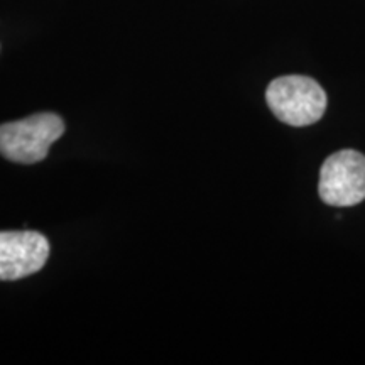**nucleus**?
Returning <instances> with one entry per match:
<instances>
[{"label": "nucleus", "mask_w": 365, "mask_h": 365, "mask_svg": "<svg viewBox=\"0 0 365 365\" xmlns=\"http://www.w3.org/2000/svg\"><path fill=\"white\" fill-rule=\"evenodd\" d=\"M271 112L293 127L317 124L327 110V93L309 76L287 75L272 80L266 90Z\"/></svg>", "instance_id": "f257e3e1"}, {"label": "nucleus", "mask_w": 365, "mask_h": 365, "mask_svg": "<svg viewBox=\"0 0 365 365\" xmlns=\"http://www.w3.org/2000/svg\"><path fill=\"white\" fill-rule=\"evenodd\" d=\"M63 134L65 122L56 113H34L22 120L7 122L0 125V154L12 163H39Z\"/></svg>", "instance_id": "f03ea898"}, {"label": "nucleus", "mask_w": 365, "mask_h": 365, "mask_svg": "<svg viewBox=\"0 0 365 365\" xmlns=\"http://www.w3.org/2000/svg\"><path fill=\"white\" fill-rule=\"evenodd\" d=\"M48 257L49 242L39 232H0V281H17L36 274Z\"/></svg>", "instance_id": "20e7f679"}, {"label": "nucleus", "mask_w": 365, "mask_h": 365, "mask_svg": "<svg viewBox=\"0 0 365 365\" xmlns=\"http://www.w3.org/2000/svg\"><path fill=\"white\" fill-rule=\"evenodd\" d=\"M319 198L336 208L354 207L365 200V156L344 149L331 154L319 170Z\"/></svg>", "instance_id": "7ed1b4c3"}]
</instances>
